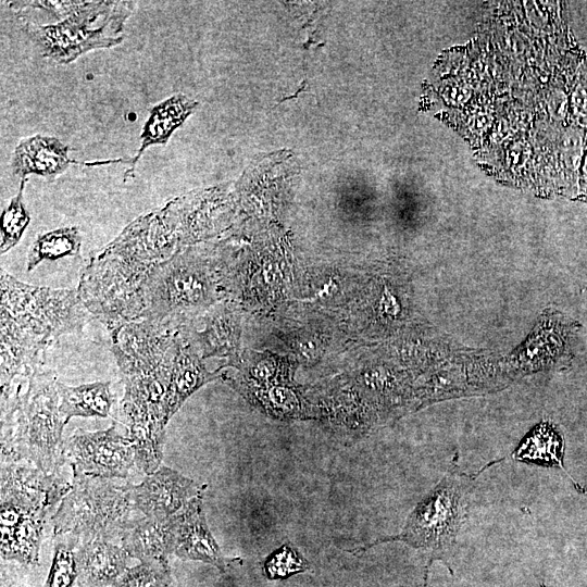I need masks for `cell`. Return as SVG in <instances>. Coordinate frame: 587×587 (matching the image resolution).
<instances>
[{"label":"cell","instance_id":"3957f363","mask_svg":"<svg viewBox=\"0 0 587 587\" xmlns=\"http://www.w3.org/2000/svg\"><path fill=\"white\" fill-rule=\"evenodd\" d=\"M72 470L71 489L52 516L54 536L70 534L82 544L120 538L134 509L129 483Z\"/></svg>","mask_w":587,"mask_h":587},{"label":"cell","instance_id":"7a4b0ae2","mask_svg":"<svg viewBox=\"0 0 587 587\" xmlns=\"http://www.w3.org/2000/svg\"><path fill=\"white\" fill-rule=\"evenodd\" d=\"M133 1H78L63 20L37 25L23 23V30L43 58L67 64L82 54L111 48L124 39V23L135 9Z\"/></svg>","mask_w":587,"mask_h":587},{"label":"cell","instance_id":"d4e9b609","mask_svg":"<svg viewBox=\"0 0 587 587\" xmlns=\"http://www.w3.org/2000/svg\"><path fill=\"white\" fill-rule=\"evenodd\" d=\"M171 570L140 563L126 569L111 587H168Z\"/></svg>","mask_w":587,"mask_h":587},{"label":"cell","instance_id":"30bf717a","mask_svg":"<svg viewBox=\"0 0 587 587\" xmlns=\"http://www.w3.org/2000/svg\"><path fill=\"white\" fill-rule=\"evenodd\" d=\"M133 508L147 517H170L179 512L189 500L203 494L207 485H197L192 479L167 466H160L137 485L129 483Z\"/></svg>","mask_w":587,"mask_h":587},{"label":"cell","instance_id":"4fadbf2b","mask_svg":"<svg viewBox=\"0 0 587 587\" xmlns=\"http://www.w3.org/2000/svg\"><path fill=\"white\" fill-rule=\"evenodd\" d=\"M70 489L61 475H47L20 461H1V500L49 510Z\"/></svg>","mask_w":587,"mask_h":587},{"label":"cell","instance_id":"d6986e66","mask_svg":"<svg viewBox=\"0 0 587 587\" xmlns=\"http://www.w3.org/2000/svg\"><path fill=\"white\" fill-rule=\"evenodd\" d=\"M198 103L177 93L150 109V114L140 134V147L132 158L130 167L124 173V182L135 177L136 164L145 150L154 145H166L172 134L193 112Z\"/></svg>","mask_w":587,"mask_h":587},{"label":"cell","instance_id":"7c38bea8","mask_svg":"<svg viewBox=\"0 0 587 587\" xmlns=\"http://www.w3.org/2000/svg\"><path fill=\"white\" fill-rule=\"evenodd\" d=\"M202 499L203 494L193 497L176 513L174 553L182 560L202 561L225 572L242 560L223 555L208 527Z\"/></svg>","mask_w":587,"mask_h":587},{"label":"cell","instance_id":"44dd1931","mask_svg":"<svg viewBox=\"0 0 587 587\" xmlns=\"http://www.w3.org/2000/svg\"><path fill=\"white\" fill-rule=\"evenodd\" d=\"M82 246L80 230L76 226L61 227L39 234L27 254V271H33L45 260L53 261L79 254Z\"/></svg>","mask_w":587,"mask_h":587},{"label":"cell","instance_id":"5bb4252c","mask_svg":"<svg viewBox=\"0 0 587 587\" xmlns=\"http://www.w3.org/2000/svg\"><path fill=\"white\" fill-rule=\"evenodd\" d=\"M132 158H120L96 162H80L68 157V146L52 136L35 135L23 138L15 147L12 157L13 173L26 178L36 174L52 180L64 173L70 165H102L111 163H129Z\"/></svg>","mask_w":587,"mask_h":587},{"label":"cell","instance_id":"9c48e42d","mask_svg":"<svg viewBox=\"0 0 587 587\" xmlns=\"http://www.w3.org/2000/svg\"><path fill=\"white\" fill-rule=\"evenodd\" d=\"M64 451L73 466L99 477L126 478L136 465L132 439L122 435L115 424L104 430L75 433Z\"/></svg>","mask_w":587,"mask_h":587},{"label":"cell","instance_id":"484cf974","mask_svg":"<svg viewBox=\"0 0 587 587\" xmlns=\"http://www.w3.org/2000/svg\"><path fill=\"white\" fill-rule=\"evenodd\" d=\"M1 587H13V584H12V585H9V584H8V580L4 579V577H2V585H1Z\"/></svg>","mask_w":587,"mask_h":587},{"label":"cell","instance_id":"8992f818","mask_svg":"<svg viewBox=\"0 0 587 587\" xmlns=\"http://www.w3.org/2000/svg\"><path fill=\"white\" fill-rule=\"evenodd\" d=\"M174 354L154 370L122 376L125 384L122 408L129 427L136 466L147 475L160 467L163 458L168 423L166 396Z\"/></svg>","mask_w":587,"mask_h":587},{"label":"cell","instance_id":"9a60e30c","mask_svg":"<svg viewBox=\"0 0 587 587\" xmlns=\"http://www.w3.org/2000/svg\"><path fill=\"white\" fill-rule=\"evenodd\" d=\"M176 514L170 517L129 520L121 542L129 557L141 563L170 569L168 555L175 548Z\"/></svg>","mask_w":587,"mask_h":587},{"label":"cell","instance_id":"52a82bcc","mask_svg":"<svg viewBox=\"0 0 587 587\" xmlns=\"http://www.w3.org/2000/svg\"><path fill=\"white\" fill-rule=\"evenodd\" d=\"M464 492L461 478L447 476L417 503L399 535L377 539L350 552H362L377 544L398 540L414 548L430 549L433 557L427 566L434 559L442 560L460 528Z\"/></svg>","mask_w":587,"mask_h":587},{"label":"cell","instance_id":"6da1fadb","mask_svg":"<svg viewBox=\"0 0 587 587\" xmlns=\"http://www.w3.org/2000/svg\"><path fill=\"white\" fill-rule=\"evenodd\" d=\"M58 379L52 371L36 366L28 386L1 401L2 460L27 461L47 475H60L65 462L62 442L66 425L60 412Z\"/></svg>","mask_w":587,"mask_h":587},{"label":"cell","instance_id":"ba28073f","mask_svg":"<svg viewBox=\"0 0 587 587\" xmlns=\"http://www.w3.org/2000/svg\"><path fill=\"white\" fill-rule=\"evenodd\" d=\"M122 376L154 370L170 359L176 347L178 328L141 319L108 327Z\"/></svg>","mask_w":587,"mask_h":587},{"label":"cell","instance_id":"2e32d148","mask_svg":"<svg viewBox=\"0 0 587 587\" xmlns=\"http://www.w3.org/2000/svg\"><path fill=\"white\" fill-rule=\"evenodd\" d=\"M218 373H210L202 364L196 348L180 332L176 336V349L172 362L171 379L166 396L168 421L184 402L203 385L221 378Z\"/></svg>","mask_w":587,"mask_h":587},{"label":"cell","instance_id":"8fae6325","mask_svg":"<svg viewBox=\"0 0 587 587\" xmlns=\"http://www.w3.org/2000/svg\"><path fill=\"white\" fill-rule=\"evenodd\" d=\"M49 510L1 500V558L25 565L39 562V548Z\"/></svg>","mask_w":587,"mask_h":587},{"label":"cell","instance_id":"ffe728a7","mask_svg":"<svg viewBox=\"0 0 587 587\" xmlns=\"http://www.w3.org/2000/svg\"><path fill=\"white\" fill-rule=\"evenodd\" d=\"M110 382H95L79 386H67L58 380L60 412L65 423L74 416L108 417L113 404Z\"/></svg>","mask_w":587,"mask_h":587},{"label":"cell","instance_id":"ac0fdd59","mask_svg":"<svg viewBox=\"0 0 587 587\" xmlns=\"http://www.w3.org/2000/svg\"><path fill=\"white\" fill-rule=\"evenodd\" d=\"M180 332L201 351L202 358L227 357L228 365L239 359L240 320L233 309L222 307L209 313L202 332H190L188 326L180 327Z\"/></svg>","mask_w":587,"mask_h":587},{"label":"cell","instance_id":"277c9868","mask_svg":"<svg viewBox=\"0 0 587 587\" xmlns=\"http://www.w3.org/2000/svg\"><path fill=\"white\" fill-rule=\"evenodd\" d=\"M213 299L205 265L190 252L178 251L148 271L140 291L139 320L148 319L179 329Z\"/></svg>","mask_w":587,"mask_h":587},{"label":"cell","instance_id":"5b68a950","mask_svg":"<svg viewBox=\"0 0 587 587\" xmlns=\"http://www.w3.org/2000/svg\"><path fill=\"white\" fill-rule=\"evenodd\" d=\"M0 274L1 314L46 347L63 334L80 333L92 315L78 291L28 285L3 268Z\"/></svg>","mask_w":587,"mask_h":587},{"label":"cell","instance_id":"cb8c5ba5","mask_svg":"<svg viewBox=\"0 0 587 587\" xmlns=\"http://www.w3.org/2000/svg\"><path fill=\"white\" fill-rule=\"evenodd\" d=\"M309 567L308 561L288 542L272 552L263 566L268 579L287 578Z\"/></svg>","mask_w":587,"mask_h":587},{"label":"cell","instance_id":"603a6c76","mask_svg":"<svg viewBox=\"0 0 587 587\" xmlns=\"http://www.w3.org/2000/svg\"><path fill=\"white\" fill-rule=\"evenodd\" d=\"M26 178L21 179L20 188L7 208L1 213L0 252L4 254L21 240L26 227L30 223V215L24 204V188Z\"/></svg>","mask_w":587,"mask_h":587},{"label":"cell","instance_id":"7402d4cb","mask_svg":"<svg viewBox=\"0 0 587 587\" xmlns=\"http://www.w3.org/2000/svg\"><path fill=\"white\" fill-rule=\"evenodd\" d=\"M80 541L73 535H55L54 552L46 587H72L78 577L75 547Z\"/></svg>","mask_w":587,"mask_h":587},{"label":"cell","instance_id":"e0dca14e","mask_svg":"<svg viewBox=\"0 0 587 587\" xmlns=\"http://www.w3.org/2000/svg\"><path fill=\"white\" fill-rule=\"evenodd\" d=\"M129 555L109 540L83 542L76 552L79 587H111L126 571Z\"/></svg>","mask_w":587,"mask_h":587}]
</instances>
